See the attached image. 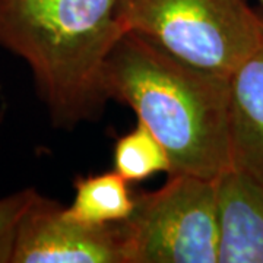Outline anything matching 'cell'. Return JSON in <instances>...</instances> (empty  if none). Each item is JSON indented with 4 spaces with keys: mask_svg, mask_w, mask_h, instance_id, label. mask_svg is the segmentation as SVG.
<instances>
[{
    "mask_svg": "<svg viewBox=\"0 0 263 263\" xmlns=\"http://www.w3.org/2000/svg\"><path fill=\"white\" fill-rule=\"evenodd\" d=\"M124 32L211 75L230 78L263 35V9L249 0H119Z\"/></svg>",
    "mask_w": 263,
    "mask_h": 263,
    "instance_id": "3957f363",
    "label": "cell"
},
{
    "mask_svg": "<svg viewBox=\"0 0 263 263\" xmlns=\"http://www.w3.org/2000/svg\"><path fill=\"white\" fill-rule=\"evenodd\" d=\"M103 85L108 101L130 107L162 143L168 176L215 180L233 165L228 78L197 70L124 32L105 62Z\"/></svg>",
    "mask_w": 263,
    "mask_h": 263,
    "instance_id": "6da1fadb",
    "label": "cell"
},
{
    "mask_svg": "<svg viewBox=\"0 0 263 263\" xmlns=\"http://www.w3.org/2000/svg\"><path fill=\"white\" fill-rule=\"evenodd\" d=\"M12 263H126L122 222L86 226L38 193L19 224Z\"/></svg>",
    "mask_w": 263,
    "mask_h": 263,
    "instance_id": "5b68a950",
    "label": "cell"
},
{
    "mask_svg": "<svg viewBox=\"0 0 263 263\" xmlns=\"http://www.w3.org/2000/svg\"><path fill=\"white\" fill-rule=\"evenodd\" d=\"M259 5H260V8L263 9V0H259Z\"/></svg>",
    "mask_w": 263,
    "mask_h": 263,
    "instance_id": "8fae6325",
    "label": "cell"
},
{
    "mask_svg": "<svg viewBox=\"0 0 263 263\" xmlns=\"http://www.w3.org/2000/svg\"><path fill=\"white\" fill-rule=\"evenodd\" d=\"M37 195V189L27 187L0 197V263H12L19 224Z\"/></svg>",
    "mask_w": 263,
    "mask_h": 263,
    "instance_id": "30bf717a",
    "label": "cell"
},
{
    "mask_svg": "<svg viewBox=\"0 0 263 263\" xmlns=\"http://www.w3.org/2000/svg\"><path fill=\"white\" fill-rule=\"evenodd\" d=\"M215 180L173 174L136 197L122 222L126 263H218Z\"/></svg>",
    "mask_w": 263,
    "mask_h": 263,
    "instance_id": "277c9868",
    "label": "cell"
},
{
    "mask_svg": "<svg viewBox=\"0 0 263 263\" xmlns=\"http://www.w3.org/2000/svg\"><path fill=\"white\" fill-rule=\"evenodd\" d=\"M215 184L218 263H263V179L231 165Z\"/></svg>",
    "mask_w": 263,
    "mask_h": 263,
    "instance_id": "8992f818",
    "label": "cell"
},
{
    "mask_svg": "<svg viewBox=\"0 0 263 263\" xmlns=\"http://www.w3.org/2000/svg\"><path fill=\"white\" fill-rule=\"evenodd\" d=\"M117 2L0 0V48L28 66L57 129L104 113V66L124 34Z\"/></svg>",
    "mask_w": 263,
    "mask_h": 263,
    "instance_id": "7a4b0ae2",
    "label": "cell"
},
{
    "mask_svg": "<svg viewBox=\"0 0 263 263\" xmlns=\"http://www.w3.org/2000/svg\"><path fill=\"white\" fill-rule=\"evenodd\" d=\"M114 171L129 183H138L171 171V162L165 148L155 135L138 122L136 127L119 138L114 145Z\"/></svg>",
    "mask_w": 263,
    "mask_h": 263,
    "instance_id": "9c48e42d",
    "label": "cell"
},
{
    "mask_svg": "<svg viewBox=\"0 0 263 263\" xmlns=\"http://www.w3.org/2000/svg\"><path fill=\"white\" fill-rule=\"evenodd\" d=\"M75 199L67 214L86 226H111L124 222L132 215L136 197L129 181L117 171H107L75 180Z\"/></svg>",
    "mask_w": 263,
    "mask_h": 263,
    "instance_id": "ba28073f",
    "label": "cell"
},
{
    "mask_svg": "<svg viewBox=\"0 0 263 263\" xmlns=\"http://www.w3.org/2000/svg\"><path fill=\"white\" fill-rule=\"evenodd\" d=\"M233 165L263 179V35L228 78Z\"/></svg>",
    "mask_w": 263,
    "mask_h": 263,
    "instance_id": "52a82bcc",
    "label": "cell"
}]
</instances>
